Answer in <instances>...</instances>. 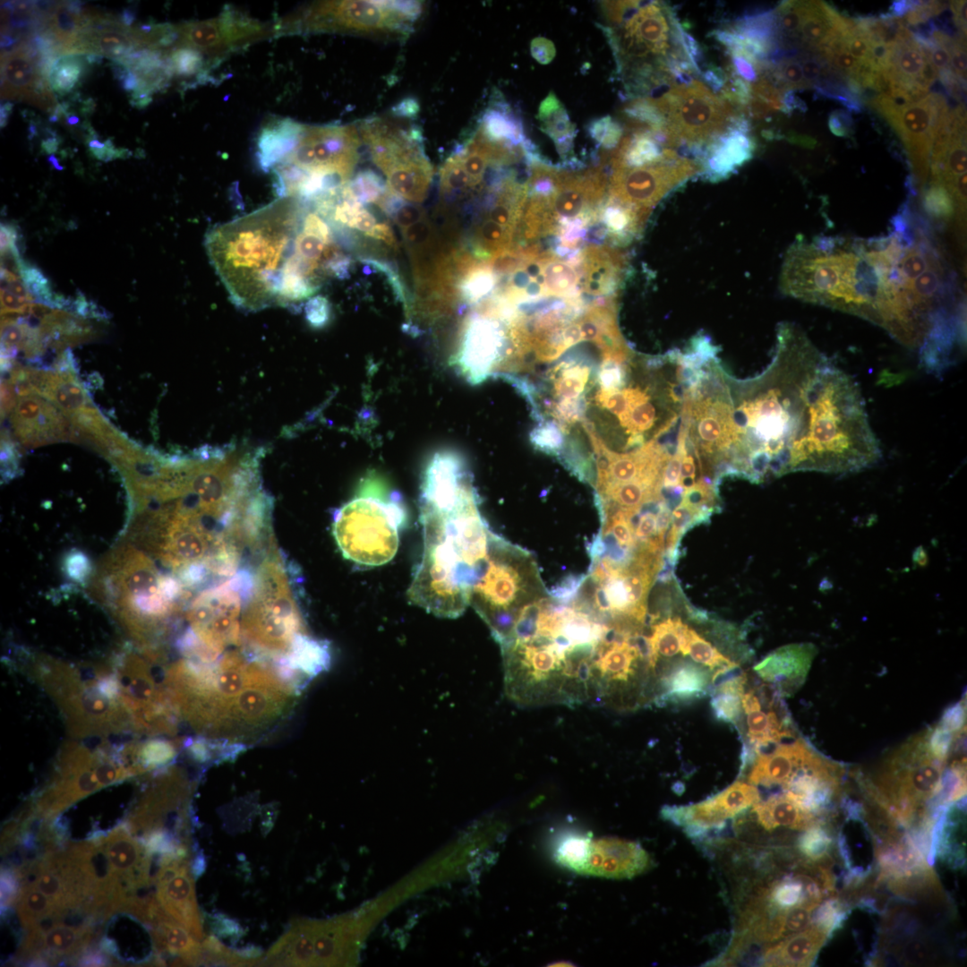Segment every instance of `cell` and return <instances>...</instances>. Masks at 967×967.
I'll use <instances>...</instances> for the list:
<instances>
[{
  "instance_id": "cell-1",
  "label": "cell",
  "mask_w": 967,
  "mask_h": 967,
  "mask_svg": "<svg viewBox=\"0 0 967 967\" xmlns=\"http://www.w3.org/2000/svg\"><path fill=\"white\" fill-rule=\"evenodd\" d=\"M732 422L757 483L797 470L855 473L881 458L857 382L791 323L778 327L774 358Z\"/></svg>"
},
{
  "instance_id": "cell-2",
  "label": "cell",
  "mask_w": 967,
  "mask_h": 967,
  "mask_svg": "<svg viewBox=\"0 0 967 967\" xmlns=\"http://www.w3.org/2000/svg\"><path fill=\"white\" fill-rule=\"evenodd\" d=\"M604 629L553 597L526 604L499 643L507 696L521 706H574L593 698V659Z\"/></svg>"
},
{
  "instance_id": "cell-3",
  "label": "cell",
  "mask_w": 967,
  "mask_h": 967,
  "mask_svg": "<svg viewBox=\"0 0 967 967\" xmlns=\"http://www.w3.org/2000/svg\"><path fill=\"white\" fill-rule=\"evenodd\" d=\"M306 208L304 200L278 197L207 232V254L236 306L259 311L279 305Z\"/></svg>"
},
{
  "instance_id": "cell-4",
  "label": "cell",
  "mask_w": 967,
  "mask_h": 967,
  "mask_svg": "<svg viewBox=\"0 0 967 967\" xmlns=\"http://www.w3.org/2000/svg\"><path fill=\"white\" fill-rule=\"evenodd\" d=\"M858 261L854 241L832 236L797 240L785 254L780 288L794 298L856 315Z\"/></svg>"
},
{
  "instance_id": "cell-5",
  "label": "cell",
  "mask_w": 967,
  "mask_h": 967,
  "mask_svg": "<svg viewBox=\"0 0 967 967\" xmlns=\"http://www.w3.org/2000/svg\"><path fill=\"white\" fill-rule=\"evenodd\" d=\"M406 509L400 494L374 473L355 496L333 515L332 531L343 556L357 565L377 567L396 555Z\"/></svg>"
},
{
  "instance_id": "cell-6",
  "label": "cell",
  "mask_w": 967,
  "mask_h": 967,
  "mask_svg": "<svg viewBox=\"0 0 967 967\" xmlns=\"http://www.w3.org/2000/svg\"><path fill=\"white\" fill-rule=\"evenodd\" d=\"M543 596L545 590L532 555L493 533L484 567L470 588L468 600L494 639L503 640L520 611Z\"/></svg>"
},
{
  "instance_id": "cell-7",
  "label": "cell",
  "mask_w": 967,
  "mask_h": 967,
  "mask_svg": "<svg viewBox=\"0 0 967 967\" xmlns=\"http://www.w3.org/2000/svg\"><path fill=\"white\" fill-rule=\"evenodd\" d=\"M285 565L274 552L256 570L253 594L245 606L242 636L258 655L286 658L295 640L306 634Z\"/></svg>"
},
{
  "instance_id": "cell-8",
  "label": "cell",
  "mask_w": 967,
  "mask_h": 967,
  "mask_svg": "<svg viewBox=\"0 0 967 967\" xmlns=\"http://www.w3.org/2000/svg\"><path fill=\"white\" fill-rule=\"evenodd\" d=\"M947 759L931 750L927 731L908 740L883 762L872 784V795L892 816L911 818L942 792Z\"/></svg>"
},
{
  "instance_id": "cell-9",
  "label": "cell",
  "mask_w": 967,
  "mask_h": 967,
  "mask_svg": "<svg viewBox=\"0 0 967 967\" xmlns=\"http://www.w3.org/2000/svg\"><path fill=\"white\" fill-rule=\"evenodd\" d=\"M422 13L414 1H326L315 4L274 32H342L405 39Z\"/></svg>"
},
{
  "instance_id": "cell-10",
  "label": "cell",
  "mask_w": 967,
  "mask_h": 967,
  "mask_svg": "<svg viewBox=\"0 0 967 967\" xmlns=\"http://www.w3.org/2000/svg\"><path fill=\"white\" fill-rule=\"evenodd\" d=\"M653 100L663 118L661 129L669 148L684 146L704 157L707 148L740 119L732 106L701 81L675 83Z\"/></svg>"
},
{
  "instance_id": "cell-11",
  "label": "cell",
  "mask_w": 967,
  "mask_h": 967,
  "mask_svg": "<svg viewBox=\"0 0 967 967\" xmlns=\"http://www.w3.org/2000/svg\"><path fill=\"white\" fill-rule=\"evenodd\" d=\"M361 143L355 125L303 124L293 151L281 165L296 174L299 187L306 181H313L325 194L350 181Z\"/></svg>"
},
{
  "instance_id": "cell-12",
  "label": "cell",
  "mask_w": 967,
  "mask_h": 967,
  "mask_svg": "<svg viewBox=\"0 0 967 967\" xmlns=\"http://www.w3.org/2000/svg\"><path fill=\"white\" fill-rule=\"evenodd\" d=\"M422 559L407 589L410 603L442 618H457L469 605L470 581L458 555L429 523L421 522Z\"/></svg>"
},
{
  "instance_id": "cell-13",
  "label": "cell",
  "mask_w": 967,
  "mask_h": 967,
  "mask_svg": "<svg viewBox=\"0 0 967 967\" xmlns=\"http://www.w3.org/2000/svg\"><path fill=\"white\" fill-rule=\"evenodd\" d=\"M358 130L373 163L385 175L389 188L411 193L430 186L433 168L424 152L419 129L372 118L364 121Z\"/></svg>"
},
{
  "instance_id": "cell-14",
  "label": "cell",
  "mask_w": 967,
  "mask_h": 967,
  "mask_svg": "<svg viewBox=\"0 0 967 967\" xmlns=\"http://www.w3.org/2000/svg\"><path fill=\"white\" fill-rule=\"evenodd\" d=\"M704 172L703 165L672 148L655 161L639 167H611L607 199L646 222L653 208L671 191Z\"/></svg>"
},
{
  "instance_id": "cell-15",
  "label": "cell",
  "mask_w": 967,
  "mask_h": 967,
  "mask_svg": "<svg viewBox=\"0 0 967 967\" xmlns=\"http://www.w3.org/2000/svg\"><path fill=\"white\" fill-rule=\"evenodd\" d=\"M648 672L646 637L608 625L593 659L595 702L628 705L627 696L640 689Z\"/></svg>"
},
{
  "instance_id": "cell-16",
  "label": "cell",
  "mask_w": 967,
  "mask_h": 967,
  "mask_svg": "<svg viewBox=\"0 0 967 967\" xmlns=\"http://www.w3.org/2000/svg\"><path fill=\"white\" fill-rule=\"evenodd\" d=\"M949 111L945 95L930 92L922 99L881 116L902 140L912 170V180L922 189L928 179L929 154L937 131Z\"/></svg>"
},
{
  "instance_id": "cell-17",
  "label": "cell",
  "mask_w": 967,
  "mask_h": 967,
  "mask_svg": "<svg viewBox=\"0 0 967 967\" xmlns=\"http://www.w3.org/2000/svg\"><path fill=\"white\" fill-rule=\"evenodd\" d=\"M759 800L757 786L737 781L697 803L665 806L661 810V816L682 827L691 838H702L712 829L724 827L727 820L744 813Z\"/></svg>"
},
{
  "instance_id": "cell-18",
  "label": "cell",
  "mask_w": 967,
  "mask_h": 967,
  "mask_svg": "<svg viewBox=\"0 0 967 967\" xmlns=\"http://www.w3.org/2000/svg\"><path fill=\"white\" fill-rule=\"evenodd\" d=\"M176 47L193 48L218 63L227 54L261 39L268 30L257 21L226 9L218 17L176 25Z\"/></svg>"
},
{
  "instance_id": "cell-19",
  "label": "cell",
  "mask_w": 967,
  "mask_h": 967,
  "mask_svg": "<svg viewBox=\"0 0 967 967\" xmlns=\"http://www.w3.org/2000/svg\"><path fill=\"white\" fill-rule=\"evenodd\" d=\"M1 98L54 112L58 103L42 60L30 42L1 54Z\"/></svg>"
},
{
  "instance_id": "cell-20",
  "label": "cell",
  "mask_w": 967,
  "mask_h": 967,
  "mask_svg": "<svg viewBox=\"0 0 967 967\" xmlns=\"http://www.w3.org/2000/svg\"><path fill=\"white\" fill-rule=\"evenodd\" d=\"M8 415L11 432L26 448L73 441V431L68 418L41 396L18 398Z\"/></svg>"
},
{
  "instance_id": "cell-21",
  "label": "cell",
  "mask_w": 967,
  "mask_h": 967,
  "mask_svg": "<svg viewBox=\"0 0 967 967\" xmlns=\"http://www.w3.org/2000/svg\"><path fill=\"white\" fill-rule=\"evenodd\" d=\"M143 48L138 26H127L120 18L92 10L72 54L105 56L116 62Z\"/></svg>"
},
{
  "instance_id": "cell-22",
  "label": "cell",
  "mask_w": 967,
  "mask_h": 967,
  "mask_svg": "<svg viewBox=\"0 0 967 967\" xmlns=\"http://www.w3.org/2000/svg\"><path fill=\"white\" fill-rule=\"evenodd\" d=\"M651 859L638 843L617 837L591 840L586 860L579 874L623 879L649 869Z\"/></svg>"
},
{
  "instance_id": "cell-23",
  "label": "cell",
  "mask_w": 967,
  "mask_h": 967,
  "mask_svg": "<svg viewBox=\"0 0 967 967\" xmlns=\"http://www.w3.org/2000/svg\"><path fill=\"white\" fill-rule=\"evenodd\" d=\"M817 755L803 740L778 743L769 752H757L750 762L748 783L762 786L781 785L783 788Z\"/></svg>"
},
{
  "instance_id": "cell-24",
  "label": "cell",
  "mask_w": 967,
  "mask_h": 967,
  "mask_svg": "<svg viewBox=\"0 0 967 967\" xmlns=\"http://www.w3.org/2000/svg\"><path fill=\"white\" fill-rule=\"evenodd\" d=\"M742 714L746 717L747 740L751 751L745 754L742 766L747 765L754 755L772 744L793 736L791 719L779 707L774 697L764 706L755 690L744 692L741 697Z\"/></svg>"
},
{
  "instance_id": "cell-25",
  "label": "cell",
  "mask_w": 967,
  "mask_h": 967,
  "mask_svg": "<svg viewBox=\"0 0 967 967\" xmlns=\"http://www.w3.org/2000/svg\"><path fill=\"white\" fill-rule=\"evenodd\" d=\"M817 648L811 643L779 647L754 666L755 672L781 695H791L805 681Z\"/></svg>"
},
{
  "instance_id": "cell-26",
  "label": "cell",
  "mask_w": 967,
  "mask_h": 967,
  "mask_svg": "<svg viewBox=\"0 0 967 967\" xmlns=\"http://www.w3.org/2000/svg\"><path fill=\"white\" fill-rule=\"evenodd\" d=\"M155 885L156 897L165 911L197 940L202 939V925L188 860L173 877Z\"/></svg>"
},
{
  "instance_id": "cell-27",
  "label": "cell",
  "mask_w": 967,
  "mask_h": 967,
  "mask_svg": "<svg viewBox=\"0 0 967 967\" xmlns=\"http://www.w3.org/2000/svg\"><path fill=\"white\" fill-rule=\"evenodd\" d=\"M101 847L113 873L129 886H143L152 882L151 859L143 854L140 843L123 826H118L104 837Z\"/></svg>"
},
{
  "instance_id": "cell-28",
  "label": "cell",
  "mask_w": 967,
  "mask_h": 967,
  "mask_svg": "<svg viewBox=\"0 0 967 967\" xmlns=\"http://www.w3.org/2000/svg\"><path fill=\"white\" fill-rule=\"evenodd\" d=\"M658 677L656 704H678L704 697L713 680L709 669L695 662L678 661L664 667Z\"/></svg>"
},
{
  "instance_id": "cell-29",
  "label": "cell",
  "mask_w": 967,
  "mask_h": 967,
  "mask_svg": "<svg viewBox=\"0 0 967 967\" xmlns=\"http://www.w3.org/2000/svg\"><path fill=\"white\" fill-rule=\"evenodd\" d=\"M90 937V926L73 928L60 923L47 932L33 928L29 930L19 955L25 958L45 954L53 961L63 956H72L86 947Z\"/></svg>"
},
{
  "instance_id": "cell-30",
  "label": "cell",
  "mask_w": 967,
  "mask_h": 967,
  "mask_svg": "<svg viewBox=\"0 0 967 967\" xmlns=\"http://www.w3.org/2000/svg\"><path fill=\"white\" fill-rule=\"evenodd\" d=\"M828 933L811 924L807 928L772 943L764 952V966H809L826 943Z\"/></svg>"
},
{
  "instance_id": "cell-31",
  "label": "cell",
  "mask_w": 967,
  "mask_h": 967,
  "mask_svg": "<svg viewBox=\"0 0 967 967\" xmlns=\"http://www.w3.org/2000/svg\"><path fill=\"white\" fill-rule=\"evenodd\" d=\"M261 965L315 966L312 920H294L285 934L270 948Z\"/></svg>"
},
{
  "instance_id": "cell-32",
  "label": "cell",
  "mask_w": 967,
  "mask_h": 967,
  "mask_svg": "<svg viewBox=\"0 0 967 967\" xmlns=\"http://www.w3.org/2000/svg\"><path fill=\"white\" fill-rule=\"evenodd\" d=\"M151 928L154 945L158 954L175 957L172 965L203 963L202 945L167 913Z\"/></svg>"
},
{
  "instance_id": "cell-33",
  "label": "cell",
  "mask_w": 967,
  "mask_h": 967,
  "mask_svg": "<svg viewBox=\"0 0 967 967\" xmlns=\"http://www.w3.org/2000/svg\"><path fill=\"white\" fill-rule=\"evenodd\" d=\"M303 124L292 119H274L263 126L257 138V160L263 170L281 165L293 151Z\"/></svg>"
},
{
  "instance_id": "cell-34",
  "label": "cell",
  "mask_w": 967,
  "mask_h": 967,
  "mask_svg": "<svg viewBox=\"0 0 967 967\" xmlns=\"http://www.w3.org/2000/svg\"><path fill=\"white\" fill-rule=\"evenodd\" d=\"M757 822L766 830L786 827L807 829L815 824V814L786 792L759 800L751 808Z\"/></svg>"
},
{
  "instance_id": "cell-35",
  "label": "cell",
  "mask_w": 967,
  "mask_h": 967,
  "mask_svg": "<svg viewBox=\"0 0 967 967\" xmlns=\"http://www.w3.org/2000/svg\"><path fill=\"white\" fill-rule=\"evenodd\" d=\"M538 119L542 123L543 131L553 140L561 158L564 160L560 167L564 169L568 164V155L573 147L576 128L552 91L541 103Z\"/></svg>"
},
{
  "instance_id": "cell-36",
  "label": "cell",
  "mask_w": 967,
  "mask_h": 967,
  "mask_svg": "<svg viewBox=\"0 0 967 967\" xmlns=\"http://www.w3.org/2000/svg\"><path fill=\"white\" fill-rule=\"evenodd\" d=\"M687 626L680 618H666L652 625L650 635L646 637L647 663L651 674L655 673L660 660L672 658L679 654L683 655Z\"/></svg>"
},
{
  "instance_id": "cell-37",
  "label": "cell",
  "mask_w": 967,
  "mask_h": 967,
  "mask_svg": "<svg viewBox=\"0 0 967 967\" xmlns=\"http://www.w3.org/2000/svg\"><path fill=\"white\" fill-rule=\"evenodd\" d=\"M494 104L485 111L476 131L494 144L522 146L524 136L520 123L508 107L501 103Z\"/></svg>"
},
{
  "instance_id": "cell-38",
  "label": "cell",
  "mask_w": 967,
  "mask_h": 967,
  "mask_svg": "<svg viewBox=\"0 0 967 967\" xmlns=\"http://www.w3.org/2000/svg\"><path fill=\"white\" fill-rule=\"evenodd\" d=\"M747 676L736 675L717 685L713 691L711 708L715 717L738 725L742 715L741 697L746 691Z\"/></svg>"
},
{
  "instance_id": "cell-39",
  "label": "cell",
  "mask_w": 967,
  "mask_h": 967,
  "mask_svg": "<svg viewBox=\"0 0 967 967\" xmlns=\"http://www.w3.org/2000/svg\"><path fill=\"white\" fill-rule=\"evenodd\" d=\"M91 55H64L52 64L48 82L55 95L64 97L73 92L85 75Z\"/></svg>"
},
{
  "instance_id": "cell-40",
  "label": "cell",
  "mask_w": 967,
  "mask_h": 967,
  "mask_svg": "<svg viewBox=\"0 0 967 967\" xmlns=\"http://www.w3.org/2000/svg\"><path fill=\"white\" fill-rule=\"evenodd\" d=\"M683 655L713 671V680L736 669L738 664L718 651L710 642L687 626L684 634Z\"/></svg>"
},
{
  "instance_id": "cell-41",
  "label": "cell",
  "mask_w": 967,
  "mask_h": 967,
  "mask_svg": "<svg viewBox=\"0 0 967 967\" xmlns=\"http://www.w3.org/2000/svg\"><path fill=\"white\" fill-rule=\"evenodd\" d=\"M17 911L22 927L28 930L33 929L42 919L64 912L32 884L21 886Z\"/></svg>"
},
{
  "instance_id": "cell-42",
  "label": "cell",
  "mask_w": 967,
  "mask_h": 967,
  "mask_svg": "<svg viewBox=\"0 0 967 967\" xmlns=\"http://www.w3.org/2000/svg\"><path fill=\"white\" fill-rule=\"evenodd\" d=\"M921 203L925 212L933 219L949 222L957 217L956 202L945 185L930 181L922 192Z\"/></svg>"
},
{
  "instance_id": "cell-43",
  "label": "cell",
  "mask_w": 967,
  "mask_h": 967,
  "mask_svg": "<svg viewBox=\"0 0 967 967\" xmlns=\"http://www.w3.org/2000/svg\"><path fill=\"white\" fill-rule=\"evenodd\" d=\"M591 838L586 834H566L558 843L555 859L563 867L580 873L587 858Z\"/></svg>"
},
{
  "instance_id": "cell-44",
  "label": "cell",
  "mask_w": 967,
  "mask_h": 967,
  "mask_svg": "<svg viewBox=\"0 0 967 967\" xmlns=\"http://www.w3.org/2000/svg\"><path fill=\"white\" fill-rule=\"evenodd\" d=\"M352 196L362 205L377 203L388 191L387 184L374 171H360L347 184Z\"/></svg>"
},
{
  "instance_id": "cell-45",
  "label": "cell",
  "mask_w": 967,
  "mask_h": 967,
  "mask_svg": "<svg viewBox=\"0 0 967 967\" xmlns=\"http://www.w3.org/2000/svg\"><path fill=\"white\" fill-rule=\"evenodd\" d=\"M440 186L441 193L455 197L472 190L469 176L462 166L458 154L455 151L447 158L441 167Z\"/></svg>"
},
{
  "instance_id": "cell-46",
  "label": "cell",
  "mask_w": 967,
  "mask_h": 967,
  "mask_svg": "<svg viewBox=\"0 0 967 967\" xmlns=\"http://www.w3.org/2000/svg\"><path fill=\"white\" fill-rule=\"evenodd\" d=\"M588 131L596 142L608 150L615 149L622 138V128L610 116L593 121Z\"/></svg>"
},
{
  "instance_id": "cell-47",
  "label": "cell",
  "mask_w": 967,
  "mask_h": 967,
  "mask_svg": "<svg viewBox=\"0 0 967 967\" xmlns=\"http://www.w3.org/2000/svg\"><path fill=\"white\" fill-rule=\"evenodd\" d=\"M830 843L824 830L812 826L800 837L798 847L804 856L817 860L826 855Z\"/></svg>"
},
{
  "instance_id": "cell-48",
  "label": "cell",
  "mask_w": 967,
  "mask_h": 967,
  "mask_svg": "<svg viewBox=\"0 0 967 967\" xmlns=\"http://www.w3.org/2000/svg\"><path fill=\"white\" fill-rule=\"evenodd\" d=\"M305 318L314 328H321L327 324L330 315V305L328 299L322 295H316L310 299L304 306Z\"/></svg>"
},
{
  "instance_id": "cell-49",
  "label": "cell",
  "mask_w": 967,
  "mask_h": 967,
  "mask_svg": "<svg viewBox=\"0 0 967 967\" xmlns=\"http://www.w3.org/2000/svg\"><path fill=\"white\" fill-rule=\"evenodd\" d=\"M402 235L409 248H417V252L428 248L432 237V228L425 218L402 229Z\"/></svg>"
},
{
  "instance_id": "cell-50",
  "label": "cell",
  "mask_w": 967,
  "mask_h": 967,
  "mask_svg": "<svg viewBox=\"0 0 967 967\" xmlns=\"http://www.w3.org/2000/svg\"><path fill=\"white\" fill-rule=\"evenodd\" d=\"M965 37L963 35H958L954 38L953 43L949 47L950 53V70L962 81L966 82V44Z\"/></svg>"
},
{
  "instance_id": "cell-51",
  "label": "cell",
  "mask_w": 967,
  "mask_h": 967,
  "mask_svg": "<svg viewBox=\"0 0 967 967\" xmlns=\"http://www.w3.org/2000/svg\"><path fill=\"white\" fill-rule=\"evenodd\" d=\"M88 146L90 152L98 159L107 161L116 158H125L127 150L116 149L110 140L101 141L96 137L95 132L89 133Z\"/></svg>"
},
{
  "instance_id": "cell-52",
  "label": "cell",
  "mask_w": 967,
  "mask_h": 967,
  "mask_svg": "<svg viewBox=\"0 0 967 967\" xmlns=\"http://www.w3.org/2000/svg\"><path fill=\"white\" fill-rule=\"evenodd\" d=\"M390 218L401 229H404L424 219V212L419 205L404 200Z\"/></svg>"
},
{
  "instance_id": "cell-53",
  "label": "cell",
  "mask_w": 967,
  "mask_h": 967,
  "mask_svg": "<svg viewBox=\"0 0 967 967\" xmlns=\"http://www.w3.org/2000/svg\"><path fill=\"white\" fill-rule=\"evenodd\" d=\"M965 703L961 701L951 706L943 715L939 724L952 732L963 733L965 729Z\"/></svg>"
},
{
  "instance_id": "cell-54",
  "label": "cell",
  "mask_w": 967,
  "mask_h": 967,
  "mask_svg": "<svg viewBox=\"0 0 967 967\" xmlns=\"http://www.w3.org/2000/svg\"><path fill=\"white\" fill-rule=\"evenodd\" d=\"M828 126L832 133L849 138L853 133V121L850 112L837 109L829 115Z\"/></svg>"
},
{
  "instance_id": "cell-55",
  "label": "cell",
  "mask_w": 967,
  "mask_h": 967,
  "mask_svg": "<svg viewBox=\"0 0 967 967\" xmlns=\"http://www.w3.org/2000/svg\"><path fill=\"white\" fill-rule=\"evenodd\" d=\"M531 54L541 64L550 63L555 56V47L552 41L544 38H536L531 42Z\"/></svg>"
},
{
  "instance_id": "cell-56",
  "label": "cell",
  "mask_w": 967,
  "mask_h": 967,
  "mask_svg": "<svg viewBox=\"0 0 967 967\" xmlns=\"http://www.w3.org/2000/svg\"><path fill=\"white\" fill-rule=\"evenodd\" d=\"M17 396L12 384L6 380L1 381V415L2 418L8 415L17 402Z\"/></svg>"
},
{
  "instance_id": "cell-57",
  "label": "cell",
  "mask_w": 967,
  "mask_h": 967,
  "mask_svg": "<svg viewBox=\"0 0 967 967\" xmlns=\"http://www.w3.org/2000/svg\"><path fill=\"white\" fill-rule=\"evenodd\" d=\"M966 1H951L949 6L952 12L954 24L962 35L966 36Z\"/></svg>"
},
{
  "instance_id": "cell-58",
  "label": "cell",
  "mask_w": 967,
  "mask_h": 967,
  "mask_svg": "<svg viewBox=\"0 0 967 967\" xmlns=\"http://www.w3.org/2000/svg\"><path fill=\"white\" fill-rule=\"evenodd\" d=\"M369 237L383 241L388 245L396 246V240L390 227L386 223L377 224Z\"/></svg>"
},
{
  "instance_id": "cell-59",
  "label": "cell",
  "mask_w": 967,
  "mask_h": 967,
  "mask_svg": "<svg viewBox=\"0 0 967 967\" xmlns=\"http://www.w3.org/2000/svg\"><path fill=\"white\" fill-rule=\"evenodd\" d=\"M913 1H894L889 8V14L894 17H903L904 14L912 7Z\"/></svg>"
},
{
  "instance_id": "cell-60",
  "label": "cell",
  "mask_w": 967,
  "mask_h": 967,
  "mask_svg": "<svg viewBox=\"0 0 967 967\" xmlns=\"http://www.w3.org/2000/svg\"><path fill=\"white\" fill-rule=\"evenodd\" d=\"M10 111H11V104L10 103L5 104L4 106V108L2 107V112H1V124H2V127L4 126V124H6V119L8 117V116H9Z\"/></svg>"
}]
</instances>
